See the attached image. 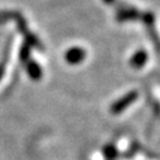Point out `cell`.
I'll list each match as a JSON object with an SVG mask.
<instances>
[{"label": "cell", "mask_w": 160, "mask_h": 160, "mask_svg": "<svg viewBox=\"0 0 160 160\" xmlns=\"http://www.w3.org/2000/svg\"><path fill=\"white\" fill-rule=\"evenodd\" d=\"M138 96H139V95H138L136 91H130V92H128L126 95H124L121 98L116 100V101L111 105V107H110L111 113H113V115L121 113V112L125 111L131 103H134V102L136 101Z\"/></svg>", "instance_id": "cell-1"}, {"label": "cell", "mask_w": 160, "mask_h": 160, "mask_svg": "<svg viewBox=\"0 0 160 160\" xmlns=\"http://www.w3.org/2000/svg\"><path fill=\"white\" fill-rule=\"evenodd\" d=\"M86 58V51L81 47H72L66 51L64 53V61L72 66L82 63Z\"/></svg>", "instance_id": "cell-2"}, {"label": "cell", "mask_w": 160, "mask_h": 160, "mask_svg": "<svg viewBox=\"0 0 160 160\" xmlns=\"http://www.w3.org/2000/svg\"><path fill=\"white\" fill-rule=\"evenodd\" d=\"M141 18V12H139L135 8H124L118 10L116 14V20L120 23L129 22V20H138Z\"/></svg>", "instance_id": "cell-3"}, {"label": "cell", "mask_w": 160, "mask_h": 160, "mask_svg": "<svg viewBox=\"0 0 160 160\" xmlns=\"http://www.w3.org/2000/svg\"><path fill=\"white\" fill-rule=\"evenodd\" d=\"M148 59H149V56H148L146 51L145 49H138L130 58V66L135 69H140L146 64Z\"/></svg>", "instance_id": "cell-4"}, {"label": "cell", "mask_w": 160, "mask_h": 160, "mask_svg": "<svg viewBox=\"0 0 160 160\" xmlns=\"http://www.w3.org/2000/svg\"><path fill=\"white\" fill-rule=\"evenodd\" d=\"M25 71L33 81H39V79H42L43 69L41 66H39V63H37L35 61H33V59L28 61L25 63Z\"/></svg>", "instance_id": "cell-5"}, {"label": "cell", "mask_w": 160, "mask_h": 160, "mask_svg": "<svg viewBox=\"0 0 160 160\" xmlns=\"http://www.w3.org/2000/svg\"><path fill=\"white\" fill-rule=\"evenodd\" d=\"M22 35L24 37V43H27L30 48H37V49H39V51H43V49H44L42 42L39 41V38H38L37 35H34L29 29L24 30V32L22 33Z\"/></svg>", "instance_id": "cell-6"}, {"label": "cell", "mask_w": 160, "mask_h": 160, "mask_svg": "<svg viewBox=\"0 0 160 160\" xmlns=\"http://www.w3.org/2000/svg\"><path fill=\"white\" fill-rule=\"evenodd\" d=\"M20 15L22 13L17 10H0V24L10 22V20H17Z\"/></svg>", "instance_id": "cell-7"}, {"label": "cell", "mask_w": 160, "mask_h": 160, "mask_svg": "<svg viewBox=\"0 0 160 160\" xmlns=\"http://www.w3.org/2000/svg\"><path fill=\"white\" fill-rule=\"evenodd\" d=\"M10 43H12V38L9 39V43L5 46L4 53H3V58H2V61H0V81H2V78H3V76L5 73V66H7L8 61H9V46H10Z\"/></svg>", "instance_id": "cell-8"}, {"label": "cell", "mask_w": 160, "mask_h": 160, "mask_svg": "<svg viewBox=\"0 0 160 160\" xmlns=\"http://www.w3.org/2000/svg\"><path fill=\"white\" fill-rule=\"evenodd\" d=\"M30 51H32V48L27 43H23V46L19 49V59L23 64H25L28 61H30Z\"/></svg>", "instance_id": "cell-9"}, {"label": "cell", "mask_w": 160, "mask_h": 160, "mask_svg": "<svg viewBox=\"0 0 160 160\" xmlns=\"http://www.w3.org/2000/svg\"><path fill=\"white\" fill-rule=\"evenodd\" d=\"M142 22H144V24L148 27V28H152V25H154V22H155V17H154V14L151 13V12H145V13H141V18H140Z\"/></svg>", "instance_id": "cell-10"}, {"label": "cell", "mask_w": 160, "mask_h": 160, "mask_svg": "<svg viewBox=\"0 0 160 160\" xmlns=\"http://www.w3.org/2000/svg\"><path fill=\"white\" fill-rule=\"evenodd\" d=\"M103 154H105V156H106V159H108V160H112V159H115L116 156H117V150H116V148L113 146V145H106L105 146V149H103Z\"/></svg>", "instance_id": "cell-11"}, {"label": "cell", "mask_w": 160, "mask_h": 160, "mask_svg": "<svg viewBox=\"0 0 160 160\" xmlns=\"http://www.w3.org/2000/svg\"><path fill=\"white\" fill-rule=\"evenodd\" d=\"M103 2H105L106 4H111V3H113V0H103Z\"/></svg>", "instance_id": "cell-12"}]
</instances>
